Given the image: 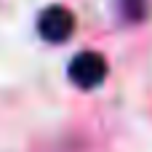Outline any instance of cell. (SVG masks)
<instances>
[{
    "label": "cell",
    "mask_w": 152,
    "mask_h": 152,
    "mask_svg": "<svg viewBox=\"0 0 152 152\" xmlns=\"http://www.w3.org/2000/svg\"><path fill=\"white\" fill-rule=\"evenodd\" d=\"M69 77L77 88H96L107 77V59L96 51H83L69 64Z\"/></svg>",
    "instance_id": "obj_1"
},
{
    "label": "cell",
    "mask_w": 152,
    "mask_h": 152,
    "mask_svg": "<svg viewBox=\"0 0 152 152\" xmlns=\"http://www.w3.org/2000/svg\"><path fill=\"white\" fill-rule=\"evenodd\" d=\"M37 29L45 40L51 43H64L72 29H75V16L64 8V5H51L40 13V21H37Z\"/></svg>",
    "instance_id": "obj_2"
}]
</instances>
